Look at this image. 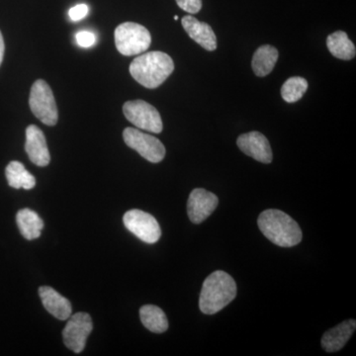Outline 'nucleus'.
<instances>
[{"label": "nucleus", "instance_id": "nucleus-6", "mask_svg": "<svg viewBox=\"0 0 356 356\" xmlns=\"http://www.w3.org/2000/svg\"><path fill=\"white\" fill-rule=\"evenodd\" d=\"M123 113L128 121L140 130L161 133L163 125L161 114L153 105L144 100H133L124 104Z\"/></svg>", "mask_w": 356, "mask_h": 356}, {"label": "nucleus", "instance_id": "nucleus-2", "mask_svg": "<svg viewBox=\"0 0 356 356\" xmlns=\"http://www.w3.org/2000/svg\"><path fill=\"white\" fill-rule=\"evenodd\" d=\"M236 296V284L234 278L225 271H215L204 281L199 308L206 315H214L228 306Z\"/></svg>", "mask_w": 356, "mask_h": 356}, {"label": "nucleus", "instance_id": "nucleus-11", "mask_svg": "<svg viewBox=\"0 0 356 356\" xmlns=\"http://www.w3.org/2000/svg\"><path fill=\"white\" fill-rule=\"evenodd\" d=\"M236 145L243 153L259 163H270L273 161V156L270 144L266 136L262 135L261 133L243 134L238 138Z\"/></svg>", "mask_w": 356, "mask_h": 356}, {"label": "nucleus", "instance_id": "nucleus-20", "mask_svg": "<svg viewBox=\"0 0 356 356\" xmlns=\"http://www.w3.org/2000/svg\"><path fill=\"white\" fill-rule=\"evenodd\" d=\"M140 317L143 325L154 334H163L168 331V321L165 312L154 305H145L140 309Z\"/></svg>", "mask_w": 356, "mask_h": 356}, {"label": "nucleus", "instance_id": "nucleus-16", "mask_svg": "<svg viewBox=\"0 0 356 356\" xmlns=\"http://www.w3.org/2000/svg\"><path fill=\"white\" fill-rule=\"evenodd\" d=\"M16 222H17L21 235L28 241L38 238L41 236L42 229H44L43 220L35 211L28 208L20 210L17 213Z\"/></svg>", "mask_w": 356, "mask_h": 356}, {"label": "nucleus", "instance_id": "nucleus-21", "mask_svg": "<svg viewBox=\"0 0 356 356\" xmlns=\"http://www.w3.org/2000/svg\"><path fill=\"white\" fill-rule=\"evenodd\" d=\"M308 89V81L301 76L288 79L281 88V96L288 103L299 102Z\"/></svg>", "mask_w": 356, "mask_h": 356}, {"label": "nucleus", "instance_id": "nucleus-1", "mask_svg": "<svg viewBox=\"0 0 356 356\" xmlns=\"http://www.w3.org/2000/svg\"><path fill=\"white\" fill-rule=\"evenodd\" d=\"M175 70L172 58L163 51H154L136 58L131 63L130 74L145 88L154 89L161 86Z\"/></svg>", "mask_w": 356, "mask_h": 356}, {"label": "nucleus", "instance_id": "nucleus-3", "mask_svg": "<svg viewBox=\"0 0 356 356\" xmlns=\"http://www.w3.org/2000/svg\"><path fill=\"white\" fill-rule=\"evenodd\" d=\"M257 225L264 236L280 247H294L302 241V231L299 225L282 211H264L259 215Z\"/></svg>", "mask_w": 356, "mask_h": 356}, {"label": "nucleus", "instance_id": "nucleus-14", "mask_svg": "<svg viewBox=\"0 0 356 356\" xmlns=\"http://www.w3.org/2000/svg\"><path fill=\"white\" fill-rule=\"evenodd\" d=\"M40 298L49 313L60 321L67 320L72 316V304L65 297L51 287L39 288Z\"/></svg>", "mask_w": 356, "mask_h": 356}, {"label": "nucleus", "instance_id": "nucleus-9", "mask_svg": "<svg viewBox=\"0 0 356 356\" xmlns=\"http://www.w3.org/2000/svg\"><path fill=\"white\" fill-rule=\"evenodd\" d=\"M92 329V320L88 313L79 312L74 314L63 331L65 346L74 353H81L86 348V341Z\"/></svg>", "mask_w": 356, "mask_h": 356}, {"label": "nucleus", "instance_id": "nucleus-22", "mask_svg": "<svg viewBox=\"0 0 356 356\" xmlns=\"http://www.w3.org/2000/svg\"><path fill=\"white\" fill-rule=\"evenodd\" d=\"M177 6L191 14L198 13L202 8V0H177Z\"/></svg>", "mask_w": 356, "mask_h": 356}, {"label": "nucleus", "instance_id": "nucleus-25", "mask_svg": "<svg viewBox=\"0 0 356 356\" xmlns=\"http://www.w3.org/2000/svg\"><path fill=\"white\" fill-rule=\"evenodd\" d=\"M4 49H6V47H4V40L1 32H0V65H1L2 60H3Z\"/></svg>", "mask_w": 356, "mask_h": 356}, {"label": "nucleus", "instance_id": "nucleus-18", "mask_svg": "<svg viewBox=\"0 0 356 356\" xmlns=\"http://www.w3.org/2000/svg\"><path fill=\"white\" fill-rule=\"evenodd\" d=\"M327 47L332 55L339 60H350L355 57V44L346 32L337 31L330 35L327 39Z\"/></svg>", "mask_w": 356, "mask_h": 356}, {"label": "nucleus", "instance_id": "nucleus-8", "mask_svg": "<svg viewBox=\"0 0 356 356\" xmlns=\"http://www.w3.org/2000/svg\"><path fill=\"white\" fill-rule=\"evenodd\" d=\"M126 228L140 241L147 243L158 242L161 236V229L156 218L142 210L128 211L123 217Z\"/></svg>", "mask_w": 356, "mask_h": 356}, {"label": "nucleus", "instance_id": "nucleus-5", "mask_svg": "<svg viewBox=\"0 0 356 356\" xmlns=\"http://www.w3.org/2000/svg\"><path fill=\"white\" fill-rule=\"evenodd\" d=\"M32 113L47 126H55L58 123L57 103L53 91L43 79H38L32 86L29 98Z\"/></svg>", "mask_w": 356, "mask_h": 356}, {"label": "nucleus", "instance_id": "nucleus-13", "mask_svg": "<svg viewBox=\"0 0 356 356\" xmlns=\"http://www.w3.org/2000/svg\"><path fill=\"white\" fill-rule=\"evenodd\" d=\"M181 24L189 37L205 50L210 51L216 50V35L207 23L201 22L193 16L187 15L182 18Z\"/></svg>", "mask_w": 356, "mask_h": 356}, {"label": "nucleus", "instance_id": "nucleus-7", "mask_svg": "<svg viewBox=\"0 0 356 356\" xmlns=\"http://www.w3.org/2000/svg\"><path fill=\"white\" fill-rule=\"evenodd\" d=\"M123 139L126 145L135 149L149 163H161L165 156V147L158 138L153 137L140 131L139 129L128 127L124 130Z\"/></svg>", "mask_w": 356, "mask_h": 356}, {"label": "nucleus", "instance_id": "nucleus-4", "mask_svg": "<svg viewBox=\"0 0 356 356\" xmlns=\"http://www.w3.org/2000/svg\"><path fill=\"white\" fill-rule=\"evenodd\" d=\"M152 36L149 30L138 23H122L115 30V44L123 56H136L149 48Z\"/></svg>", "mask_w": 356, "mask_h": 356}, {"label": "nucleus", "instance_id": "nucleus-12", "mask_svg": "<svg viewBox=\"0 0 356 356\" xmlns=\"http://www.w3.org/2000/svg\"><path fill=\"white\" fill-rule=\"evenodd\" d=\"M25 151L34 165L44 168L50 163L51 156L46 137L37 126L30 125L26 129Z\"/></svg>", "mask_w": 356, "mask_h": 356}, {"label": "nucleus", "instance_id": "nucleus-23", "mask_svg": "<svg viewBox=\"0 0 356 356\" xmlns=\"http://www.w3.org/2000/svg\"><path fill=\"white\" fill-rule=\"evenodd\" d=\"M76 43L83 48H90L95 44L96 36L89 31H81L76 35Z\"/></svg>", "mask_w": 356, "mask_h": 356}, {"label": "nucleus", "instance_id": "nucleus-24", "mask_svg": "<svg viewBox=\"0 0 356 356\" xmlns=\"http://www.w3.org/2000/svg\"><path fill=\"white\" fill-rule=\"evenodd\" d=\"M89 7L86 4H77L70 9L69 16L72 21H79L88 16Z\"/></svg>", "mask_w": 356, "mask_h": 356}, {"label": "nucleus", "instance_id": "nucleus-10", "mask_svg": "<svg viewBox=\"0 0 356 356\" xmlns=\"http://www.w3.org/2000/svg\"><path fill=\"white\" fill-rule=\"evenodd\" d=\"M219 199L212 192L203 188L191 191L187 202V213L193 224H201L216 210Z\"/></svg>", "mask_w": 356, "mask_h": 356}, {"label": "nucleus", "instance_id": "nucleus-26", "mask_svg": "<svg viewBox=\"0 0 356 356\" xmlns=\"http://www.w3.org/2000/svg\"><path fill=\"white\" fill-rule=\"evenodd\" d=\"M175 20H178V16L177 15L175 16Z\"/></svg>", "mask_w": 356, "mask_h": 356}, {"label": "nucleus", "instance_id": "nucleus-19", "mask_svg": "<svg viewBox=\"0 0 356 356\" xmlns=\"http://www.w3.org/2000/svg\"><path fill=\"white\" fill-rule=\"evenodd\" d=\"M6 175L8 184L13 188H24L26 191H30L36 185L34 175L28 172L24 165L20 161H11L6 166Z\"/></svg>", "mask_w": 356, "mask_h": 356}, {"label": "nucleus", "instance_id": "nucleus-15", "mask_svg": "<svg viewBox=\"0 0 356 356\" xmlns=\"http://www.w3.org/2000/svg\"><path fill=\"white\" fill-rule=\"evenodd\" d=\"M356 329L355 320H348L341 323L334 329L325 332L322 337L323 348L327 353H337L346 346Z\"/></svg>", "mask_w": 356, "mask_h": 356}, {"label": "nucleus", "instance_id": "nucleus-17", "mask_svg": "<svg viewBox=\"0 0 356 356\" xmlns=\"http://www.w3.org/2000/svg\"><path fill=\"white\" fill-rule=\"evenodd\" d=\"M278 60V51L270 44H264L252 57V70L257 76H266L273 72Z\"/></svg>", "mask_w": 356, "mask_h": 356}]
</instances>
